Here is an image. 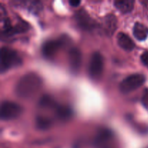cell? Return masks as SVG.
<instances>
[{
	"instance_id": "6da1fadb",
	"label": "cell",
	"mask_w": 148,
	"mask_h": 148,
	"mask_svg": "<svg viewBox=\"0 0 148 148\" xmlns=\"http://www.w3.org/2000/svg\"><path fill=\"white\" fill-rule=\"evenodd\" d=\"M41 79L34 73L22 77L15 88L16 94L22 98H30L37 93L41 86Z\"/></svg>"
},
{
	"instance_id": "7a4b0ae2",
	"label": "cell",
	"mask_w": 148,
	"mask_h": 148,
	"mask_svg": "<svg viewBox=\"0 0 148 148\" xmlns=\"http://www.w3.org/2000/svg\"><path fill=\"white\" fill-rule=\"evenodd\" d=\"M21 62V59L17 52L7 47L1 48L0 53V69L1 72H5L11 67L18 66Z\"/></svg>"
},
{
	"instance_id": "3957f363",
	"label": "cell",
	"mask_w": 148,
	"mask_h": 148,
	"mask_svg": "<svg viewBox=\"0 0 148 148\" xmlns=\"http://www.w3.org/2000/svg\"><path fill=\"white\" fill-rule=\"evenodd\" d=\"M145 81V77L143 75L134 74L123 79L119 85L120 91L123 93H129L132 91L135 90L143 85Z\"/></svg>"
},
{
	"instance_id": "277c9868",
	"label": "cell",
	"mask_w": 148,
	"mask_h": 148,
	"mask_svg": "<svg viewBox=\"0 0 148 148\" xmlns=\"http://www.w3.org/2000/svg\"><path fill=\"white\" fill-rule=\"evenodd\" d=\"M22 113V108L14 102L4 101L1 105L0 116L2 120H11L17 118Z\"/></svg>"
},
{
	"instance_id": "5b68a950",
	"label": "cell",
	"mask_w": 148,
	"mask_h": 148,
	"mask_svg": "<svg viewBox=\"0 0 148 148\" xmlns=\"http://www.w3.org/2000/svg\"><path fill=\"white\" fill-rule=\"evenodd\" d=\"M103 71V58L99 52H95L92 55L89 63L90 76L93 79H98Z\"/></svg>"
},
{
	"instance_id": "8992f818",
	"label": "cell",
	"mask_w": 148,
	"mask_h": 148,
	"mask_svg": "<svg viewBox=\"0 0 148 148\" xmlns=\"http://www.w3.org/2000/svg\"><path fill=\"white\" fill-rule=\"evenodd\" d=\"M113 136L108 130H101L95 139L94 145L96 148H112L111 146Z\"/></svg>"
},
{
	"instance_id": "52a82bcc",
	"label": "cell",
	"mask_w": 148,
	"mask_h": 148,
	"mask_svg": "<svg viewBox=\"0 0 148 148\" xmlns=\"http://www.w3.org/2000/svg\"><path fill=\"white\" fill-rule=\"evenodd\" d=\"M76 20L81 27L86 30L92 29L94 27V21L90 18L89 14L84 10H80L76 14Z\"/></svg>"
},
{
	"instance_id": "ba28073f",
	"label": "cell",
	"mask_w": 148,
	"mask_h": 148,
	"mask_svg": "<svg viewBox=\"0 0 148 148\" xmlns=\"http://www.w3.org/2000/svg\"><path fill=\"white\" fill-rule=\"evenodd\" d=\"M117 43L121 49L127 51H131L135 47L134 42L128 35L124 33H119L117 35Z\"/></svg>"
},
{
	"instance_id": "9c48e42d",
	"label": "cell",
	"mask_w": 148,
	"mask_h": 148,
	"mask_svg": "<svg viewBox=\"0 0 148 148\" xmlns=\"http://www.w3.org/2000/svg\"><path fill=\"white\" fill-rule=\"evenodd\" d=\"M69 60L72 69L74 70H78L82 62V54L80 51L77 48L71 49L69 54Z\"/></svg>"
},
{
	"instance_id": "30bf717a",
	"label": "cell",
	"mask_w": 148,
	"mask_h": 148,
	"mask_svg": "<svg viewBox=\"0 0 148 148\" xmlns=\"http://www.w3.org/2000/svg\"><path fill=\"white\" fill-rule=\"evenodd\" d=\"M104 30L108 36H112L117 27L116 17L112 14H108L104 18Z\"/></svg>"
},
{
	"instance_id": "8fae6325",
	"label": "cell",
	"mask_w": 148,
	"mask_h": 148,
	"mask_svg": "<svg viewBox=\"0 0 148 148\" xmlns=\"http://www.w3.org/2000/svg\"><path fill=\"white\" fill-rule=\"evenodd\" d=\"M61 46L59 41L56 40H50L45 43L42 48V51L43 55L46 57H51L57 52Z\"/></svg>"
},
{
	"instance_id": "7c38bea8",
	"label": "cell",
	"mask_w": 148,
	"mask_h": 148,
	"mask_svg": "<svg viewBox=\"0 0 148 148\" xmlns=\"http://www.w3.org/2000/svg\"><path fill=\"white\" fill-rule=\"evenodd\" d=\"M133 33L137 40H143L148 36V27L142 23H137L134 26Z\"/></svg>"
},
{
	"instance_id": "4fadbf2b",
	"label": "cell",
	"mask_w": 148,
	"mask_h": 148,
	"mask_svg": "<svg viewBox=\"0 0 148 148\" xmlns=\"http://www.w3.org/2000/svg\"><path fill=\"white\" fill-rule=\"evenodd\" d=\"M134 1L132 0L126 1H114L115 7L121 12V13H128L131 12L134 8Z\"/></svg>"
},
{
	"instance_id": "5bb4252c",
	"label": "cell",
	"mask_w": 148,
	"mask_h": 148,
	"mask_svg": "<svg viewBox=\"0 0 148 148\" xmlns=\"http://www.w3.org/2000/svg\"><path fill=\"white\" fill-rule=\"evenodd\" d=\"M18 4H21L23 7L27 8L33 12H38L42 9V3L39 1H17Z\"/></svg>"
},
{
	"instance_id": "9a60e30c",
	"label": "cell",
	"mask_w": 148,
	"mask_h": 148,
	"mask_svg": "<svg viewBox=\"0 0 148 148\" xmlns=\"http://www.w3.org/2000/svg\"><path fill=\"white\" fill-rule=\"evenodd\" d=\"M36 127L41 130H45L49 129L51 125V122L49 119L43 116H38L36 120Z\"/></svg>"
},
{
	"instance_id": "2e32d148",
	"label": "cell",
	"mask_w": 148,
	"mask_h": 148,
	"mask_svg": "<svg viewBox=\"0 0 148 148\" xmlns=\"http://www.w3.org/2000/svg\"><path fill=\"white\" fill-rule=\"evenodd\" d=\"M56 114L59 118L63 120H66L70 117L72 112H71V110L67 107L58 106L56 108Z\"/></svg>"
},
{
	"instance_id": "e0dca14e",
	"label": "cell",
	"mask_w": 148,
	"mask_h": 148,
	"mask_svg": "<svg viewBox=\"0 0 148 148\" xmlns=\"http://www.w3.org/2000/svg\"><path fill=\"white\" fill-rule=\"evenodd\" d=\"M27 28H28V25L24 22H21L14 26V33H24L27 30Z\"/></svg>"
},
{
	"instance_id": "ac0fdd59",
	"label": "cell",
	"mask_w": 148,
	"mask_h": 148,
	"mask_svg": "<svg viewBox=\"0 0 148 148\" xmlns=\"http://www.w3.org/2000/svg\"><path fill=\"white\" fill-rule=\"evenodd\" d=\"M40 106L42 107H51L54 105L53 100L49 96H44L40 101Z\"/></svg>"
},
{
	"instance_id": "d6986e66",
	"label": "cell",
	"mask_w": 148,
	"mask_h": 148,
	"mask_svg": "<svg viewBox=\"0 0 148 148\" xmlns=\"http://www.w3.org/2000/svg\"><path fill=\"white\" fill-rule=\"evenodd\" d=\"M142 102L143 106L148 110V89L145 90L143 92V97H142Z\"/></svg>"
},
{
	"instance_id": "ffe728a7",
	"label": "cell",
	"mask_w": 148,
	"mask_h": 148,
	"mask_svg": "<svg viewBox=\"0 0 148 148\" xmlns=\"http://www.w3.org/2000/svg\"><path fill=\"white\" fill-rule=\"evenodd\" d=\"M141 61L144 65L148 67V51H145L141 55Z\"/></svg>"
},
{
	"instance_id": "44dd1931",
	"label": "cell",
	"mask_w": 148,
	"mask_h": 148,
	"mask_svg": "<svg viewBox=\"0 0 148 148\" xmlns=\"http://www.w3.org/2000/svg\"><path fill=\"white\" fill-rule=\"evenodd\" d=\"M69 4H70L71 6H72V7H77V6H78L79 4H80V1H77V0H72V1H69Z\"/></svg>"
},
{
	"instance_id": "7402d4cb",
	"label": "cell",
	"mask_w": 148,
	"mask_h": 148,
	"mask_svg": "<svg viewBox=\"0 0 148 148\" xmlns=\"http://www.w3.org/2000/svg\"><path fill=\"white\" fill-rule=\"evenodd\" d=\"M147 148H148V147H147Z\"/></svg>"
}]
</instances>
